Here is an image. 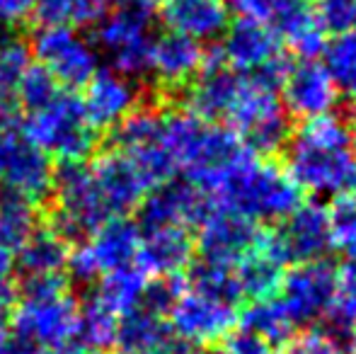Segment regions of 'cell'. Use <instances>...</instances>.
Masks as SVG:
<instances>
[{
    "instance_id": "obj_1",
    "label": "cell",
    "mask_w": 356,
    "mask_h": 354,
    "mask_svg": "<svg viewBox=\"0 0 356 354\" xmlns=\"http://www.w3.org/2000/svg\"><path fill=\"white\" fill-rule=\"evenodd\" d=\"M352 129L337 114L305 119L286 143V170L303 194L337 199L356 192V158L349 146Z\"/></svg>"
},
{
    "instance_id": "obj_2",
    "label": "cell",
    "mask_w": 356,
    "mask_h": 354,
    "mask_svg": "<svg viewBox=\"0 0 356 354\" xmlns=\"http://www.w3.org/2000/svg\"><path fill=\"white\" fill-rule=\"evenodd\" d=\"M163 141L177 172L207 192L252 156L233 129L199 119L187 109L163 112Z\"/></svg>"
},
{
    "instance_id": "obj_3",
    "label": "cell",
    "mask_w": 356,
    "mask_h": 354,
    "mask_svg": "<svg viewBox=\"0 0 356 354\" xmlns=\"http://www.w3.org/2000/svg\"><path fill=\"white\" fill-rule=\"evenodd\" d=\"M10 311V330L22 342L47 354H80V303L63 277L24 279Z\"/></svg>"
},
{
    "instance_id": "obj_4",
    "label": "cell",
    "mask_w": 356,
    "mask_h": 354,
    "mask_svg": "<svg viewBox=\"0 0 356 354\" xmlns=\"http://www.w3.org/2000/svg\"><path fill=\"white\" fill-rule=\"evenodd\" d=\"M209 194L213 197L216 209L233 211L259 226L279 223L303 202V192L289 170L257 156L245 158Z\"/></svg>"
},
{
    "instance_id": "obj_5",
    "label": "cell",
    "mask_w": 356,
    "mask_h": 354,
    "mask_svg": "<svg viewBox=\"0 0 356 354\" xmlns=\"http://www.w3.org/2000/svg\"><path fill=\"white\" fill-rule=\"evenodd\" d=\"M24 134L49 156L66 163H80L97 146V129L85 114L80 97L58 90L49 102L29 109L24 117Z\"/></svg>"
},
{
    "instance_id": "obj_6",
    "label": "cell",
    "mask_w": 356,
    "mask_h": 354,
    "mask_svg": "<svg viewBox=\"0 0 356 354\" xmlns=\"http://www.w3.org/2000/svg\"><path fill=\"white\" fill-rule=\"evenodd\" d=\"M225 119L245 148L257 158L277 156L293 134V119L286 112L279 92L254 86L245 76Z\"/></svg>"
},
{
    "instance_id": "obj_7",
    "label": "cell",
    "mask_w": 356,
    "mask_h": 354,
    "mask_svg": "<svg viewBox=\"0 0 356 354\" xmlns=\"http://www.w3.org/2000/svg\"><path fill=\"white\" fill-rule=\"evenodd\" d=\"M153 39L150 5H119L114 13H104L97 22L95 47L107 56L109 68L136 78L148 71Z\"/></svg>"
},
{
    "instance_id": "obj_8",
    "label": "cell",
    "mask_w": 356,
    "mask_h": 354,
    "mask_svg": "<svg viewBox=\"0 0 356 354\" xmlns=\"http://www.w3.org/2000/svg\"><path fill=\"white\" fill-rule=\"evenodd\" d=\"M32 56L61 88H83L99 71V51L80 29L42 24L34 34Z\"/></svg>"
},
{
    "instance_id": "obj_9",
    "label": "cell",
    "mask_w": 356,
    "mask_h": 354,
    "mask_svg": "<svg viewBox=\"0 0 356 354\" xmlns=\"http://www.w3.org/2000/svg\"><path fill=\"white\" fill-rule=\"evenodd\" d=\"M54 228L66 238H85L109 221L99 189L90 172V163H66L54 177Z\"/></svg>"
},
{
    "instance_id": "obj_10",
    "label": "cell",
    "mask_w": 356,
    "mask_h": 354,
    "mask_svg": "<svg viewBox=\"0 0 356 354\" xmlns=\"http://www.w3.org/2000/svg\"><path fill=\"white\" fill-rule=\"evenodd\" d=\"M262 243L286 267L327 260L332 252L327 209L318 202H300L277 228L262 233Z\"/></svg>"
},
{
    "instance_id": "obj_11",
    "label": "cell",
    "mask_w": 356,
    "mask_h": 354,
    "mask_svg": "<svg viewBox=\"0 0 356 354\" xmlns=\"http://www.w3.org/2000/svg\"><path fill=\"white\" fill-rule=\"evenodd\" d=\"M141 231L129 218H109L71 250L68 269L75 279L90 284L117 269L136 265Z\"/></svg>"
},
{
    "instance_id": "obj_12",
    "label": "cell",
    "mask_w": 356,
    "mask_h": 354,
    "mask_svg": "<svg viewBox=\"0 0 356 354\" xmlns=\"http://www.w3.org/2000/svg\"><path fill=\"white\" fill-rule=\"evenodd\" d=\"M51 156L44 153L32 138L17 129H8L0 136V187L8 197L39 204L54 189Z\"/></svg>"
},
{
    "instance_id": "obj_13",
    "label": "cell",
    "mask_w": 356,
    "mask_h": 354,
    "mask_svg": "<svg viewBox=\"0 0 356 354\" xmlns=\"http://www.w3.org/2000/svg\"><path fill=\"white\" fill-rule=\"evenodd\" d=\"M114 148L143 172L150 187L177 175V168L163 141V109H134L119 127H114Z\"/></svg>"
},
{
    "instance_id": "obj_14",
    "label": "cell",
    "mask_w": 356,
    "mask_h": 354,
    "mask_svg": "<svg viewBox=\"0 0 356 354\" xmlns=\"http://www.w3.org/2000/svg\"><path fill=\"white\" fill-rule=\"evenodd\" d=\"M216 211V202L207 189L197 187L189 179H168L155 184L143 202L138 204V223L141 228L182 226L199 228Z\"/></svg>"
},
{
    "instance_id": "obj_15",
    "label": "cell",
    "mask_w": 356,
    "mask_h": 354,
    "mask_svg": "<svg viewBox=\"0 0 356 354\" xmlns=\"http://www.w3.org/2000/svg\"><path fill=\"white\" fill-rule=\"evenodd\" d=\"M337 267L327 260L303 262L286 269L279 289V301L296 328H308L323 321L332 308Z\"/></svg>"
},
{
    "instance_id": "obj_16",
    "label": "cell",
    "mask_w": 356,
    "mask_h": 354,
    "mask_svg": "<svg viewBox=\"0 0 356 354\" xmlns=\"http://www.w3.org/2000/svg\"><path fill=\"white\" fill-rule=\"evenodd\" d=\"M168 323L175 340L204 350L220 342L238 325V313L235 306L213 301L204 293L182 287L168 311Z\"/></svg>"
},
{
    "instance_id": "obj_17",
    "label": "cell",
    "mask_w": 356,
    "mask_h": 354,
    "mask_svg": "<svg viewBox=\"0 0 356 354\" xmlns=\"http://www.w3.org/2000/svg\"><path fill=\"white\" fill-rule=\"evenodd\" d=\"M90 172L95 177L109 218H127L153 189L143 172L117 148L95 158L90 163Z\"/></svg>"
},
{
    "instance_id": "obj_18",
    "label": "cell",
    "mask_w": 356,
    "mask_h": 354,
    "mask_svg": "<svg viewBox=\"0 0 356 354\" xmlns=\"http://www.w3.org/2000/svg\"><path fill=\"white\" fill-rule=\"evenodd\" d=\"M291 119H315L332 114L339 102V90L320 61L291 63L279 90Z\"/></svg>"
},
{
    "instance_id": "obj_19",
    "label": "cell",
    "mask_w": 356,
    "mask_h": 354,
    "mask_svg": "<svg viewBox=\"0 0 356 354\" xmlns=\"http://www.w3.org/2000/svg\"><path fill=\"white\" fill-rule=\"evenodd\" d=\"M83 109L95 129H114L141 107V90L136 78L124 76L114 68H99L83 86Z\"/></svg>"
},
{
    "instance_id": "obj_20",
    "label": "cell",
    "mask_w": 356,
    "mask_h": 354,
    "mask_svg": "<svg viewBox=\"0 0 356 354\" xmlns=\"http://www.w3.org/2000/svg\"><path fill=\"white\" fill-rule=\"evenodd\" d=\"M243 86V76L235 73L228 63L223 61L220 51H207V61L199 76L184 88V109L197 114L199 119L216 122L225 119L233 107L235 97Z\"/></svg>"
},
{
    "instance_id": "obj_21",
    "label": "cell",
    "mask_w": 356,
    "mask_h": 354,
    "mask_svg": "<svg viewBox=\"0 0 356 354\" xmlns=\"http://www.w3.org/2000/svg\"><path fill=\"white\" fill-rule=\"evenodd\" d=\"M264 228L254 221L238 216L233 211L216 209L211 216L199 226V236L194 241L202 260L235 265L240 257L248 255L252 248L259 246Z\"/></svg>"
},
{
    "instance_id": "obj_22",
    "label": "cell",
    "mask_w": 356,
    "mask_h": 354,
    "mask_svg": "<svg viewBox=\"0 0 356 354\" xmlns=\"http://www.w3.org/2000/svg\"><path fill=\"white\" fill-rule=\"evenodd\" d=\"M204 61H207V51L202 44L168 29L153 39L145 73H150V78L163 90L179 92L199 76Z\"/></svg>"
},
{
    "instance_id": "obj_23",
    "label": "cell",
    "mask_w": 356,
    "mask_h": 354,
    "mask_svg": "<svg viewBox=\"0 0 356 354\" xmlns=\"http://www.w3.org/2000/svg\"><path fill=\"white\" fill-rule=\"evenodd\" d=\"M194 250H197V246H194V236L189 228L182 226L143 228L136 265L148 277L177 279L194 262Z\"/></svg>"
},
{
    "instance_id": "obj_24",
    "label": "cell",
    "mask_w": 356,
    "mask_h": 354,
    "mask_svg": "<svg viewBox=\"0 0 356 354\" xmlns=\"http://www.w3.org/2000/svg\"><path fill=\"white\" fill-rule=\"evenodd\" d=\"M218 51L235 73L248 76L272 58L282 56L284 42L269 24L250 17H238L223 32V44Z\"/></svg>"
},
{
    "instance_id": "obj_25",
    "label": "cell",
    "mask_w": 356,
    "mask_h": 354,
    "mask_svg": "<svg viewBox=\"0 0 356 354\" xmlns=\"http://www.w3.org/2000/svg\"><path fill=\"white\" fill-rule=\"evenodd\" d=\"M158 15L170 32L184 34L194 42H216L230 24L225 0H160Z\"/></svg>"
},
{
    "instance_id": "obj_26",
    "label": "cell",
    "mask_w": 356,
    "mask_h": 354,
    "mask_svg": "<svg viewBox=\"0 0 356 354\" xmlns=\"http://www.w3.org/2000/svg\"><path fill=\"white\" fill-rule=\"evenodd\" d=\"M71 238L63 236L54 226H37L29 241L17 252L15 262L22 269L24 279H49L63 277L71 260Z\"/></svg>"
},
{
    "instance_id": "obj_27",
    "label": "cell",
    "mask_w": 356,
    "mask_h": 354,
    "mask_svg": "<svg viewBox=\"0 0 356 354\" xmlns=\"http://www.w3.org/2000/svg\"><path fill=\"white\" fill-rule=\"evenodd\" d=\"M117 345L119 350H172L175 335L163 313L141 303L119 318Z\"/></svg>"
},
{
    "instance_id": "obj_28",
    "label": "cell",
    "mask_w": 356,
    "mask_h": 354,
    "mask_svg": "<svg viewBox=\"0 0 356 354\" xmlns=\"http://www.w3.org/2000/svg\"><path fill=\"white\" fill-rule=\"evenodd\" d=\"M272 29L279 34L282 42L289 44V49L298 56V61H318V56H323L327 32L318 22L313 8L305 0L293 5Z\"/></svg>"
},
{
    "instance_id": "obj_29",
    "label": "cell",
    "mask_w": 356,
    "mask_h": 354,
    "mask_svg": "<svg viewBox=\"0 0 356 354\" xmlns=\"http://www.w3.org/2000/svg\"><path fill=\"white\" fill-rule=\"evenodd\" d=\"M235 274H238L240 289H243V298L262 301V298L279 296L282 279L286 274V265L279 262L277 257L264 248L262 238H259V246L252 248L248 255L235 262Z\"/></svg>"
},
{
    "instance_id": "obj_30",
    "label": "cell",
    "mask_w": 356,
    "mask_h": 354,
    "mask_svg": "<svg viewBox=\"0 0 356 354\" xmlns=\"http://www.w3.org/2000/svg\"><path fill=\"white\" fill-rule=\"evenodd\" d=\"M150 279L138 265L117 269L104 277L97 279V287L92 291V298H97L102 306H107L119 318L127 316L136 306H141L145 289H148Z\"/></svg>"
},
{
    "instance_id": "obj_31",
    "label": "cell",
    "mask_w": 356,
    "mask_h": 354,
    "mask_svg": "<svg viewBox=\"0 0 356 354\" xmlns=\"http://www.w3.org/2000/svg\"><path fill=\"white\" fill-rule=\"evenodd\" d=\"M240 328L259 335L264 342H269L272 347H284L293 340L296 330L293 321L289 318V313L284 311L282 301L277 296L274 298H262V301H250L243 308V313L238 316Z\"/></svg>"
},
{
    "instance_id": "obj_32",
    "label": "cell",
    "mask_w": 356,
    "mask_h": 354,
    "mask_svg": "<svg viewBox=\"0 0 356 354\" xmlns=\"http://www.w3.org/2000/svg\"><path fill=\"white\" fill-rule=\"evenodd\" d=\"M37 209L34 204L5 194L0 199V260L15 262L17 252L37 231Z\"/></svg>"
},
{
    "instance_id": "obj_33",
    "label": "cell",
    "mask_w": 356,
    "mask_h": 354,
    "mask_svg": "<svg viewBox=\"0 0 356 354\" xmlns=\"http://www.w3.org/2000/svg\"><path fill=\"white\" fill-rule=\"evenodd\" d=\"M187 289L213 301L238 306L243 301V289H240L235 265H220L211 260H199L187 267Z\"/></svg>"
},
{
    "instance_id": "obj_34",
    "label": "cell",
    "mask_w": 356,
    "mask_h": 354,
    "mask_svg": "<svg viewBox=\"0 0 356 354\" xmlns=\"http://www.w3.org/2000/svg\"><path fill=\"white\" fill-rule=\"evenodd\" d=\"M356 332L332 323L330 318L303 328L289 342V354H352Z\"/></svg>"
},
{
    "instance_id": "obj_35",
    "label": "cell",
    "mask_w": 356,
    "mask_h": 354,
    "mask_svg": "<svg viewBox=\"0 0 356 354\" xmlns=\"http://www.w3.org/2000/svg\"><path fill=\"white\" fill-rule=\"evenodd\" d=\"M109 8V0H37L34 15L42 24L58 27H88L97 24Z\"/></svg>"
},
{
    "instance_id": "obj_36",
    "label": "cell",
    "mask_w": 356,
    "mask_h": 354,
    "mask_svg": "<svg viewBox=\"0 0 356 354\" xmlns=\"http://www.w3.org/2000/svg\"><path fill=\"white\" fill-rule=\"evenodd\" d=\"M323 66L339 92L356 95V29L334 34L323 51Z\"/></svg>"
},
{
    "instance_id": "obj_37",
    "label": "cell",
    "mask_w": 356,
    "mask_h": 354,
    "mask_svg": "<svg viewBox=\"0 0 356 354\" xmlns=\"http://www.w3.org/2000/svg\"><path fill=\"white\" fill-rule=\"evenodd\" d=\"M34 56L27 42L19 37L0 39V97L13 102L24 73L32 68Z\"/></svg>"
},
{
    "instance_id": "obj_38",
    "label": "cell",
    "mask_w": 356,
    "mask_h": 354,
    "mask_svg": "<svg viewBox=\"0 0 356 354\" xmlns=\"http://www.w3.org/2000/svg\"><path fill=\"white\" fill-rule=\"evenodd\" d=\"M327 216L332 250H342L347 257H356V192L332 199Z\"/></svg>"
},
{
    "instance_id": "obj_39",
    "label": "cell",
    "mask_w": 356,
    "mask_h": 354,
    "mask_svg": "<svg viewBox=\"0 0 356 354\" xmlns=\"http://www.w3.org/2000/svg\"><path fill=\"white\" fill-rule=\"evenodd\" d=\"M325 318L356 332V257L337 267L332 308Z\"/></svg>"
},
{
    "instance_id": "obj_40",
    "label": "cell",
    "mask_w": 356,
    "mask_h": 354,
    "mask_svg": "<svg viewBox=\"0 0 356 354\" xmlns=\"http://www.w3.org/2000/svg\"><path fill=\"white\" fill-rule=\"evenodd\" d=\"M58 90H63V88L58 86V83L54 81L37 61H34L32 68L24 73L17 92H15V102H19L24 107V112H29V109H37L39 104L49 102Z\"/></svg>"
},
{
    "instance_id": "obj_41",
    "label": "cell",
    "mask_w": 356,
    "mask_h": 354,
    "mask_svg": "<svg viewBox=\"0 0 356 354\" xmlns=\"http://www.w3.org/2000/svg\"><path fill=\"white\" fill-rule=\"evenodd\" d=\"M313 13L327 34L356 29V0H318Z\"/></svg>"
},
{
    "instance_id": "obj_42",
    "label": "cell",
    "mask_w": 356,
    "mask_h": 354,
    "mask_svg": "<svg viewBox=\"0 0 356 354\" xmlns=\"http://www.w3.org/2000/svg\"><path fill=\"white\" fill-rule=\"evenodd\" d=\"M298 3L300 0H228V8H233L240 17L257 19V22L274 27Z\"/></svg>"
},
{
    "instance_id": "obj_43",
    "label": "cell",
    "mask_w": 356,
    "mask_h": 354,
    "mask_svg": "<svg viewBox=\"0 0 356 354\" xmlns=\"http://www.w3.org/2000/svg\"><path fill=\"white\" fill-rule=\"evenodd\" d=\"M220 347H223V354H274V347L269 342L245 328H238V330L233 328L220 340Z\"/></svg>"
},
{
    "instance_id": "obj_44",
    "label": "cell",
    "mask_w": 356,
    "mask_h": 354,
    "mask_svg": "<svg viewBox=\"0 0 356 354\" xmlns=\"http://www.w3.org/2000/svg\"><path fill=\"white\" fill-rule=\"evenodd\" d=\"M37 0H0V27H13L34 15Z\"/></svg>"
},
{
    "instance_id": "obj_45",
    "label": "cell",
    "mask_w": 356,
    "mask_h": 354,
    "mask_svg": "<svg viewBox=\"0 0 356 354\" xmlns=\"http://www.w3.org/2000/svg\"><path fill=\"white\" fill-rule=\"evenodd\" d=\"M0 354H47V352L27 345V342H22L19 337H15L13 330L0 325Z\"/></svg>"
},
{
    "instance_id": "obj_46",
    "label": "cell",
    "mask_w": 356,
    "mask_h": 354,
    "mask_svg": "<svg viewBox=\"0 0 356 354\" xmlns=\"http://www.w3.org/2000/svg\"><path fill=\"white\" fill-rule=\"evenodd\" d=\"M10 129V102L0 97V136Z\"/></svg>"
},
{
    "instance_id": "obj_47",
    "label": "cell",
    "mask_w": 356,
    "mask_h": 354,
    "mask_svg": "<svg viewBox=\"0 0 356 354\" xmlns=\"http://www.w3.org/2000/svg\"><path fill=\"white\" fill-rule=\"evenodd\" d=\"M172 354H207V352H204L202 347L182 345V342H179V345H175V347H172Z\"/></svg>"
},
{
    "instance_id": "obj_48",
    "label": "cell",
    "mask_w": 356,
    "mask_h": 354,
    "mask_svg": "<svg viewBox=\"0 0 356 354\" xmlns=\"http://www.w3.org/2000/svg\"><path fill=\"white\" fill-rule=\"evenodd\" d=\"M117 354H172V350H119Z\"/></svg>"
},
{
    "instance_id": "obj_49",
    "label": "cell",
    "mask_w": 356,
    "mask_h": 354,
    "mask_svg": "<svg viewBox=\"0 0 356 354\" xmlns=\"http://www.w3.org/2000/svg\"><path fill=\"white\" fill-rule=\"evenodd\" d=\"M112 3V0H109ZM119 5H150V0H114Z\"/></svg>"
},
{
    "instance_id": "obj_50",
    "label": "cell",
    "mask_w": 356,
    "mask_h": 354,
    "mask_svg": "<svg viewBox=\"0 0 356 354\" xmlns=\"http://www.w3.org/2000/svg\"><path fill=\"white\" fill-rule=\"evenodd\" d=\"M349 146H352V153H354V158H356V127L349 131Z\"/></svg>"
},
{
    "instance_id": "obj_51",
    "label": "cell",
    "mask_w": 356,
    "mask_h": 354,
    "mask_svg": "<svg viewBox=\"0 0 356 354\" xmlns=\"http://www.w3.org/2000/svg\"><path fill=\"white\" fill-rule=\"evenodd\" d=\"M352 354H356V340H354V347H352Z\"/></svg>"
}]
</instances>
